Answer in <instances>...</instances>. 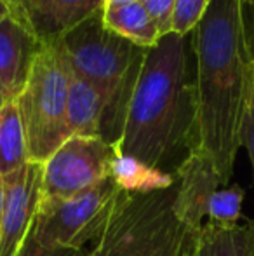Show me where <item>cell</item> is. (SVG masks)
I'll return each instance as SVG.
<instances>
[{
  "instance_id": "ffe728a7",
  "label": "cell",
  "mask_w": 254,
  "mask_h": 256,
  "mask_svg": "<svg viewBox=\"0 0 254 256\" xmlns=\"http://www.w3.org/2000/svg\"><path fill=\"white\" fill-rule=\"evenodd\" d=\"M241 146H244L249 154L254 172V66H253V80H251V92H249V102L246 108L244 120H242L241 131Z\"/></svg>"
},
{
  "instance_id": "277c9868",
  "label": "cell",
  "mask_w": 254,
  "mask_h": 256,
  "mask_svg": "<svg viewBox=\"0 0 254 256\" xmlns=\"http://www.w3.org/2000/svg\"><path fill=\"white\" fill-rule=\"evenodd\" d=\"M68 86L70 70L58 44L44 46L26 86L14 100L23 122L30 162L44 164L70 138Z\"/></svg>"
},
{
  "instance_id": "d6986e66",
  "label": "cell",
  "mask_w": 254,
  "mask_h": 256,
  "mask_svg": "<svg viewBox=\"0 0 254 256\" xmlns=\"http://www.w3.org/2000/svg\"><path fill=\"white\" fill-rule=\"evenodd\" d=\"M146 12L152 16L159 28L160 37L171 34L173 28V14H174V0H141Z\"/></svg>"
},
{
  "instance_id": "30bf717a",
  "label": "cell",
  "mask_w": 254,
  "mask_h": 256,
  "mask_svg": "<svg viewBox=\"0 0 254 256\" xmlns=\"http://www.w3.org/2000/svg\"><path fill=\"white\" fill-rule=\"evenodd\" d=\"M176 194L173 212L187 232L197 234L207 218V206L216 190L223 186L221 176L211 158L199 152H190L174 172Z\"/></svg>"
},
{
  "instance_id": "ac0fdd59",
  "label": "cell",
  "mask_w": 254,
  "mask_h": 256,
  "mask_svg": "<svg viewBox=\"0 0 254 256\" xmlns=\"http://www.w3.org/2000/svg\"><path fill=\"white\" fill-rule=\"evenodd\" d=\"M211 0H174L173 28L171 34H178L187 37L197 28L200 20L206 14Z\"/></svg>"
},
{
  "instance_id": "6da1fadb",
  "label": "cell",
  "mask_w": 254,
  "mask_h": 256,
  "mask_svg": "<svg viewBox=\"0 0 254 256\" xmlns=\"http://www.w3.org/2000/svg\"><path fill=\"white\" fill-rule=\"evenodd\" d=\"M195 140L192 152L206 155L228 185L241 148L253 66L242 34V0H211L193 30Z\"/></svg>"
},
{
  "instance_id": "4316f807",
  "label": "cell",
  "mask_w": 254,
  "mask_h": 256,
  "mask_svg": "<svg viewBox=\"0 0 254 256\" xmlns=\"http://www.w3.org/2000/svg\"><path fill=\"white\" fill-rule=\"evenodd\" d=\"M9 102H10V100L7 98L5 91H3V88H2V86H0V108H2V106H5V104L9 103Z\"/></svg>"
},
{
  "instance_id": "9c48e42d",
  "label": "cell",
  "mask_w": 254,
  "mask_h": 256,
  "mask_svg": "<svg viewBox=\"0 0 254 256\" xmlns=\"http://www.w3.org/2000/svg\"><path fill=\"white\" fill-rule=\"evenodd\" d=\"M10 18L40 44L51 46L105 9V0H7Z\"/></svg>"
},
{
  "instance_id": "5bb4252c",
  "label": "cell",
  "mask_w": 254,
  "mask_h": 256,
  "mask_svg": "<svg viewBox=\"0 0 254 256\" xmlns=\"http://www.w3.org/2000/svg\"><path fill=\"white\" fill-rule=\"evenodd\" d=\"M110 178L122 192L127 194H152L169 190L176 185L173 172L145 164L131 155L119 154L112 164Z\"/></svg>"
},
{
  "instance_id": "7a4b0ae2",
  "label": "cell",
  "mask_w": 254,
  "mask_h": 256,
  "mask_svg": "<svg viewBox=\"0 0 254 256\" xmlns=\"http://www.w3.org/2000/svg\"><path fill=\"white\" fill-rule=\"evenodd\" d=\"M195 77L188 70L187 37L167 34L146 49L132 89L117 150L167 171L195 140Z\"/></svg>"
},
{
  "instance_id": "7c38bea8",
  "label": "cell",
  "mask_w": 254,
  "mask_h": 256,
  "mask_svg": "<svg viewBox=\"0 0 254 256\" xmlns=\"http://www.w3.org/2000/svg\"><path fill=\"white\" fill-rule=\"evenodd\" d=\"M70 70V66H68ZM108 102L87 78L70 70L68 86V131L71 136H101Z\"/></svg>"
},
{
  "instance_id": "484cf974",
  "label": "cell",
  "mask_w": 254,
  "mask_h": 256,
  "mask_svg": "<svg viewBox=\"0 0 254 256\" xmlns=\"http://www.w3.org/2000/svg\"><path fill=\"white\" fill-rule=\"evenodd\" d=\"M132 2H141V0H105V7L108 6H126V4Z\"/></svg>"
},
{
  "instance_id": "3957f363",
  "label": "cell",
  "mask_w": 254,
  "mask_h": 256,
  "mask_svg": "<svg viewBox=\"0 0 254 256\" xmlns=\"http://www.w3.org/2000/svg\"><path fill=\"white\" fill-rule=\"evenodd\" d=\"M54 44H58L70 70L87 78L105 94L108 110L103 138L117 145L146 49L106 28L103 9Z\"/></svg>"
},
{
  "instance_id": "7402d4cb",
  "label": "cell",
  "mask_w": 254,
  "mask_h": 256,
  "mask_svg": "<svg viewBox=\"0 0 254 256\" xmlns=\"http://www.w3.org/2000/svg\"><path fill=\"white\" fill-rule=\"evenodd\" d=\"M242 34L248 61L254 66V0H242Z\"/></svg>"
},
{
  "instance_id": "8992f818",
  "label": "cell",
  "mask_w": 254,
  "mask_h": 256,
  "mask_svg": "<svg viewBox=\"0 0 254 256\" xmlns=\"http://www.w3.org/2000/svg\"><path fill=\"white\" fill-rule=\"evenodd\" d=\"M122 194L108 178L68 199H40L30 236L42 246L84 251L101 237Z\"/></svg>"
},
{
  "instance_id": "44dd1931",
  "label": "cell",
  "mask_w": 254,
  "mask_h": 256,
  "mask_svg": "<svg viewBox=\"0 0 254 256\" xmlns=\"http://www.w3.org/2000/svg\"><path fill=\"white\" fill-rule=\"evenodd\" d=\"M14 256H89V253H85V251H77V250H66V248L42 246V244H38L37 240L28 234L24 244Z\"/></svg>"
},
{
  "instance_id": "d4e9b609",
  "label": "cell",
  "mask_w": 254,
  "mask_h": 256,
  "mask_svg": "<svg viewBox=\"0 0 254 256\" xmlns=\"http://www.w3.org/2000/svg\"><path fill=\"white\" fill-rule=\"evenodd\" d=\"M9 16H10V10L9 6H7V0H0V23Z\"/></svg>"
},
{
  "instance_id": "9a60e30c",
  "label": "cell",
  "mask_w": 254,
  "mask_h": 256,
  "mask_svg": "<svg viewBox=\"0 0 254 256\" xmlns=\"http://www.w3.org/2000/svg\"><path fill=\"white\" fill-rule=\"evenodd\" d=\"M103 21L106 28L131 40L139 48L150 49L159 42L160 34L155 21L146 12L143 2L126 6H108L103 9Z\"/></svg>"
},
{
  "instance_id": "e0dca14e",
  "label": "cell",
  "mask_w": 254,
  "mask_h": 256,
  "mask_svg": "<svg viewBox=\"0 0 254 256\" xmlns=\"http://www.w3.org/2000/svg\"><path fill=\"white\" fill-rule=\"evenodd\" d=\"M244 188L239 185L225 186L213 194L207 206V223L214 225H237L242 218Z\"/></svg>"
},
{
  "instance_id": "2e32d148",
  "label": "cell",
  "mask_w": 254,
  "mask_h": 256,
  "mask_svg": "<svg viewBox=\"0 0 254 256\" xmlns=\"http://www.w3.org/2000/svg\"><path fill=\"white\" fill-rule=\"evenodd\" d=\"M30 162L23 122L16 102L0 108V176H7Z\"/></svg>"
},
{
  "instance_id": "52a82bcc",
  "label": "cell",
  "mask_w": 254,
  "mask_h": 256,
  "mask_svg": "<svg viewBox=\"0 0 254 256\" xmlns=\"http://www.w3.org/2000/svg\"><path fill=\"white\" fill-rule=\"evenodd\" d=\"M119 155L101 136H71L42 164V199H68L110 178Z\"/></svg>"
},
{
  "instance_id": "8fae6325",
  "label": "cell",
  "mask_w": 254,
  "mask_h": 256,
  "mask_svg": "<svg viewBox=\"0 0 254 256\" xmlns=\"http://www.w3.org/2000/svg\"><path fill=\"white\" fill-rule=\"evenodd\" d=\"M42 49L44 44L10 16L0 23V86L10 102L24 89Z\"/></svg>"
},
{
  "instance_id": "cb8c5ba5",
  "label": "cell",
  "mask_w": 254,
  "mask_h": 256,
  "mask_svg": "<svg viewBox=\"0 0 254 256\" xmlns=\"http://www.w3.org/2000/svg\"><path fill=\"white\" fill-rule=\"evenodd\" d=\"M2 223H3V178L0 176V239H2Z\"/></svg>"
},
{
  "instance_id": "ba28073f",
  "label": "cell",
  "mask_w": 254,
  "mask_h": 256,
  "mask_svg": "<svg viewBox=\"0 0 254 256\" xmlns=\"http://www.w3.org/2000/svg\"><path fill=\"white\" fill-rule=\"evenodd\" d=\"M3 178L0 256H14L26 240L42 199V164L28 162Z\"/></svg>"
},
{
  "instance_id": "603a6c76",
  "label": "cell",
  "mask_w": 254,
  "mask_h": 256,
  "mask_svg": "<svg viewBox=\"0 0 254 256\" xmlns=\"http://www.w3.org/2000/svg\"><path fill=\"white\" fill-rule=\"evenodd\" d=\"M188 239H190V232L180 226L178 232L169 239V242L164 246L159 256H187Z\"/></svg>"
},
{
  "instance_id": "5b68a950",
  "label": "cell",
  "mask_w": 254,
  "mask_h": 256,
  "mask_svg": "<svg viewBox=\"0 0 254 256\" xmlns=\"http://www.w3.org/2000/svg\"><path fill=\"white\" fill-rule=\"evenodd\" d=\"M176 185L152 194L120 196L89 256H159L178 232L173 200Z\"/></svg>"
},
{
  "instance_id": "4fadbf2b",
  "label": "cell",
  "mask_w": 254,
  "mask_h": 256,
  "mask_svg": "<svg viewBox=\"0 0 254 256\" xmlns=\"http://www.w3.org/2000/svg\"><path fill=\"white\" fill-rule=\"evenodd\" d=\"M187 256H254V222L237 225L204 223L190 234Z\"/></svg>"
}]
</instances>
